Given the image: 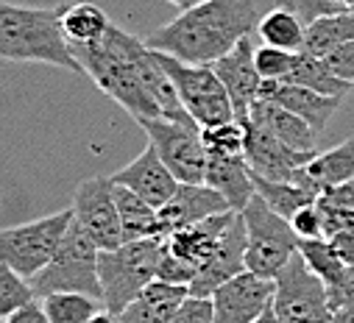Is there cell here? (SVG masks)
<instances>
[{
  "label": "cell",
  "instance_id": "cell-1",
  "mask_svg": "<svg viewBox=\"0 0 354 323\" xmlns=\"http://www.w3.org/2000/svg\"><path fill=\"white\" fill-rule=\"evenodd\" d=\"M73 53L81 61L84 75H90L98 90L106 92L120 109H126L137 123L148 117H167L182 123L193 120L145 39L109 26L101 42L75 45Z\"/></svg>",
  "mask_w": 354,
  "mask_h": 323
},
{
  "label": "cell",
  "instance_id": "cell-2",
  "mask_svg": "<svg viewBox=\"0 0 354 323\" xmlns=\"http://www.w3.org/2000/svg\"><path fill=\"white\" fill-rule=\"evenodd\" d=\"M259 23L254 0H204L145 37L151 50L187 64H212Z\"/></svg>",
  "mask_w": 354,
  "mask_h": 323
},
{
  "label": "cell",
  "instance_id": "cell-3",
  "mask_svg": "<svg viewBox=\"0 0 354 323\" xmlns=\"http://www.w3.org/2000/svg\"><path fill=\"white\" fill-rule=\"evenodd\" d=\"M0 59L37 61L84 75L81 61L62 34V6L37 9L0 3Z\"/></svg>",
  "mask_w": 354,
  "mask_h": 323
},
{
  "label": "cell",
  "instance_id": "cell-4",
  "mask_svg": "<svg viewBox=\"0 0 354 323\" xmlns=\"http://www.w3.org/2000/svg\"><path fill=\"white\" fill-rule=\"evenodd\" d=\"M165 237H142L126 239L123 246L98 254V279H101V301L109 312H120L131 304L153 279Z\"/></svg>",
  "mask_w": 354,
  "mask_h": 323
},
{
  "label": "cell",
  "instance_id": "cell-5",
  "mask_svg": "<svg viewBox=\"0 0 354 323\" xmlns=\"http://www.w3.org/2000/svg\"><path fill=\"white\" fill-rule=\"evenodd\" d=\"M98 254H101V248L73 220L59 242V248L48 260V265L37 276L28 279L34 295L45 298L50 293H84V295H93L101 301Z\"/></svg>",
  "mask_w": 354,
  "mask_h": 323
},
{
  "label": "cell",
  "instance_id": "cell-6",
  "mask_svg": "<svg viewBox=\"0 0 354 323\" xmlns=\"http://www.w3.org/2000/svg\"><path fill=\"white\" fill-rule=\"evenodd\" d=\"M245 223V271L262 279H274L293 254H299V237L288 217L277 215L257 193L243 206Z\"/></svg>",
  "mask_w": 354,
  "mask_h": 323
},
{
  "label": "cell",
  "instance_id": "cell-7",
  "mask_svg": "<svg viewBox=\"0 0 354 323\" xmlns=\"http://www.w3.org/2000/svg\"><path fill=\"white\" fill-rule=\"evenodd\" d=\"M153 56L162 64V70L167 72L182 106L201 128L234 120L232 101L209 64H187V61H179V59L159 53V50H153Z\"/></svg>",
  "mask_w": 354,
  "mask_h": 323
},
{
  "label": "cell",
  "instance_id": "cell-8",
  "mask_svg": "<svg viewBox=\"0 0 354 323\" xmlns=\"http://www.w3.org/2000/svg\"><path fill=\"white\" fill-rule=\"evenodd\" d=\"M271 309L279 323H329L332 304L324 279L310 271L301 254H293L290 262L274 276Z\"/></svg>",
  "mask_w": 354,
  "mask_h": 323
},
{
  "label": "cell",
  "instance_id": "cell-9",
  "mask_svg": "<svg viewBox=\"0 0 354 323\" xmlns=\"http://www.w3.org/2000/svg\"><path fill=\"white\" fill-rule=\"evenodd\" d=\"M70 223H73V209H62L39 220L0 228V265L17 271L23 279L37 276L59 248Z\"/></svg>",
  "mask_w": 354,
  "mask_h": 323
},
{
  "label": "cell",
  "instance_id": "cell-10",
  "mask_svg": "<svg viewBox=\"0 0 354 323\" xmlns=\"http://www.w3.org/2000/svg\"><path fill=\"white\" fill-rule=\"evenodd\" d=\"M148 142L167 165V170L182 184H201L207 176V148L198 123H182L167 117L140 120Z\"/></svg>",
  "mask_w": 354,
  "mask_h": 323
},
{
  "label": "cell",
  "instance_id": "cell-11",
  "mask_svg": "<svg viewBox=\"0 0 354 323\" xmlns=\"http://www.w3.org/2000/svg\"><path fill=\"white\" fill-rule=\"evenodd\" d=\"M73 220L84 228V234L90 237L101 251L123 246V228H120V215L115 206L112 195V179L95 176L86 179L75 187L73 195Z\"/></svg>",
  "mask_w": 354,
  "mask_h": 323
},
{
  "label": "cell",
  "instance_id": "cell-12",
  "mask_svg": "<svg viewBox=\"0 0 354 323\" xmlns=\"http://www.w3.org/2000/svg\"><path fill=\"white\" fill-rule=\"evenodd\" d=\"M271 298L274 279H262L243 271L209 295L212 323H254L271 309Z\"/></svg>",
  "mask_w": 354,
  "mask_h": 323
},
{
  "label": "cell",
  "instance_id": "cell-13",
  "mask_svg": "<svg viewBox=\"0 0 354 323\" xmlns=\"http://www.w3.org/2000/svg\"><path fill=\"white\" fill-rule=\"evenodd\" d=\"M245 126V142H243V156L248 162L251 173L271 179V182H290L293 173L299 168H304L315 153L307 150H296L290 145H285L282 139H277L274 134H268L265 128L254 126L251 120H243Z\"/></svg>",
  "mask_w": 354,
  "mask_h": 323
},
{
  "label": "cell",
  "instance_id": "cell-14",
  "mask_svg": "<svg viewBox=\"0 0 354 323\" xmlns=\"http://www.w3.org/2000/svg\"><path fill=\"white\" fill-rule=\"evenodd\" d=\"M243 271H245V223L243 215L234 212L223 237L218 239V246L212 248L207 262L196 271V279L190 282L187 290L196 298H209L221 284H226Z\"/></svg>",
  "mask_w": 354,
  "mask_h": 323
},
{
  "label": "cell",
  "instance_id": "cell-15",
  "mask_svg": "<svg viewBox=\"0 0 354 323\" xmlns=\"http://www.w3.org/2000/svg\"><path fill=\"white\" fill-rule=\"evenodd\" d=\"M254 48L257 45H254V39L248 34L226 56H221L218 61L209 64L215 70V75L221 78L229 101H232L234 120H240V123L248 117V109L259 98V84H262V78L257 72V64H254Z\"/></svg>",
  "mask_w": 354,
  "mask_h": 323
},
{
  "label": "cell",
  "instance_id": "cell-16",
  "mask_svg": "<svg viewBox=\"0 0 354 323\" xmlns=\"http://www.w3.org/2000/svg\"><path fill=\"white\" fill-rule=\"evenodd\" d=\"M226 209H229L226 198L207 182H201V184L179 182L176 193L159 206V226H162V234H170V231H179L185 226H193V223L207 220Z\"/></svg>",
  "mask_w": 354,
  "mask_h": 323
},
{
  "label": "cell",
  "instance_id": "cell-17",
  "mask_svg": "<svg viewBox=\"0 0 354 323\" xmlns=\"http://www.w3.org/2000/svg\"><path fill=\"white\" fill-rule=\"evenodd\" d=\"M259 98L299 115L301 120H307L313 126L315 134H321L329 126V120L335 117V112L340 109V101H343V98L321 95V92H313L307 87L290 84V81H262Z\"/></svg>",
  "mask_w": 354,
  "mask_h": 323
},
{
  "label": "cell",
  "instance_id": "cell-18",
  "mask_svg": "<svg viewBox=\"0 0 354 323\" xmlns=\"http://www.w3.org/2000/svg\"><path fill=\"white\" fill-rule=\"evenodd\" d=\"M115 184H123L129 187L131 193H137L140 198H145L151 206H162L173 193L176 187H179V182H176V176L167 170V165L159 159V153L153 150V145L148 142L145 150L131 159L126 168H120L115 176H109Z\"/></svg>",
  "mask_w": 354,
  "mask_h": 323
},
{
  "label": "cell",
  "instance_id": "cell-19",
  "mask_svg": "<svg viewBox=\"0 0 354 323\" xmlns=\"http://www.w3.org/2000/svg\"><path fill=\"white\" fill-rule=\"evenodd\" d=\"M234 212L226 209V212H218L207 220H198L193 226H185L179 231H170L165 234V248L176 257H182L185 262L196 265V271L207 262V257L212 254V248L218 246V239L223 237L226 226L232 223Z\"/></svg>",
  "mask_w": 354,
  "mask_h": 323
},
{
  "label": "cell",
  "instance_id": "cell-20",
  "mask_svg": "<svg viewBox=\"0 0 354 323\" xmlns=\"http://www.w3.org/2000/svg\"><path fill=\"white\" fill-rule=\"evenodd\" d=\"M204 182L209 187H215L232 212H243V206L251 201L254 195V184H251V168L243 153L226 156V153H207V176Z\"/></svg>",
  "mask_w": 354,
  "mask_h": 323
},
{
  "label": "cell",
  "instance_id": "cell-21",
  "mask_svg": "<svg viewBox=\"0 0 354 323\" xmlns=\"http://www.w3.org/2000/svg\"><path fill=\"white\" fill-rule=\"evenodd\" d=\"M254 126L265 128L268 134H274L277 139H282L285 145L296 148V150H307V153H315V142H318V134L313 131V126L307 120H301L299 115L271 104V101H262L257 98L254 106L248 109V117Z\"/></svg>",
  "mask_w": 354,
  "mask_h": 323
},
{
  "label": "cell",
  "instance_id": "cell-22",
  "mask_svg": "<svg viewBox=\"0 0 354 323\" xmlns=\"http://www.w3.org/2000/svg\"><path fill=\"white\" fill-rule=\"evenodd\" d=\"M187 295H190L187 287L153 279L131 304H126L118 312V320L120 323H170L176 309L182 306Z\"/></svg>",
  "mask_w": 354,
  "mask_h": 323
},
{
  "label": "cell",
  "instance_id": "cell-23",
  "mask_svg": "<svg viewBox=\"0 0 354 323\" xmlns=\"http://www.w3.org/2000/svg\"><path fill=\"white\" fill-rule=\"evenodd\" d=\"M285 81L299 84V87H307L313 92H321V95H332V98H346L351 92V87H354V84H348L346 78L335 75L321 56H313L307 50H296L293 53V64H290V72L285 75Z\"/></svg>",
  "mask_w": 354,
  "mask_h": 323
},
{
  "label": "cell",
  "instance_id": "cell-24",
  "mask_svg": "<svg viewBox=\"0 0 354 323\" xmlns=\"http://www.w3.org/2000/svg\"><path fill=\"white\" fill-rule=\"evenodd\" d=\"M112 195H115V206L120 215V228H123V239H142V237H165L162 226H159V209L151 206L145 198H140L137 193H131L123 184L112 182Z\"/></svg>",
  "mask_w": 354,
  "mask_h": 323
},
{
  "label": "cell",
  "instance_id": "cell-25",
  "mask_svg": "<svg viewBox=\"0 0 354 323\" xmlns=\"http://www.w3.org/2000/svg\"><path fill=\"white\" fill-rule=\"evenodd\" d=\"M304 173L310 176V182L315 184V190H326V187H337L354 179V137L343 139L340 145L315 153L307 165Z\"/></svg>",
  "mask_w": 354,
  "mask_h": 323
},
{
  "label": "cell",
  "instance_id": "cell-26",
  "mask_svg": "<svg viewBox=\"0 0 354 323\" xmlns=\"http://www.w3.org/2000/svg\"><path fill=\"white\" fill-rule=\"evenodd\" d=\"M109 17L104 9H98L95 3H73V6H62V34L70 42V48L75 45H95L106 37L109 31Z\"/></svg>",
  "mask_w": 354,
  "mask_h": 323
},
{
  "label": "cell",
  "instance_id": "cell-27",
  "mask_svg": "<svg viewBox=\"0 0 354 323\" xmlns=\"http://www.w3.org/2000/svg\"><path fill=\"white\" fill-rule=\"evenodd\" d=\"M351 39H354V12H335V14L318 17L307 26L301 50L324 59Z\"/></svg>",
  "mask_w": 354,
  "mask_h": 323
},
{
  "label": "cell",
  "instance_id": "cell-28",
  "mask_svg": "<svg viewBox=\"0 0 354 323\" xmlns=\"http://www.w3.org/2000/svg\"><path fill=\"white\" fill-rule=\"evenodd\" d=\"M254 34L259 37V45H271V48H282V50H301L304 48V34L307 26L288 9L274 6L268 14H262Z\"/></svg>",
  "mask_w": 354,
  "mask_h": 323
},
{
  "label": "cell",
  "instance_id": "cell-29",
  "mask_svg": "<svg viewBox=\"0 0 354 323\" xmlns=\"http://www.w3.org/2000/svg\"><path fill=\"white\" fill-rule=\"evenodd\" d=\"M251 184H254V193L265 204H268L277 215L288 217V220H290V215L296 209H301L307 204H315V198H318L315 193H310V190H304V187H299L293 182H271V179H262L257 173H251Z\"/></svg>",
  "mask_w": 354,
  "mask_h": 323
},
{
  "label": "cell",
  "instance_id": "cell-30",
  "mask_svg": "<svg viewBox=\"0 0 354 323\" xmlns=\"http://www.w3.org/2000/svg\"><path fill=\"white\" fill-rule=\"evenodd\" d=\"M315 206L321 209L326 237L354 228V187H351V182L321 190L315 198Z\"/></svg>",
  "mask_w": 354,
  "mask_h": 323
},
{
  "label": "cell",
  "instance_id": "cell-31",
  "mask_svg": "<svg viewBox=\"0 0 354 323\" xmlns=\"http://www.w3.org/2000/svg\"><path fill=\"white\" fill-rule=\"evenodd\" d=\"M50 323H86L98 312V298L84 293H50L42 298Z\"/></svg>",
  "mask_w": 354,
  "mask_h": 323
},
{
  "label": "cell",
  "instance_id": "cell-32",
  "mask_svg": "<svg viewBox=\"0 0 354 323\" xmlns=\"http://www.w3.org/2000/svg\"><path fill=\"white\" fill-rule=\"evenodd\" d=\"M299 254L304 257V262L310 265V271H315V273L324 279L326 287L335 284V282L340 279L343 268H346V265L340 262V257L332 251V246H329L326 237H318V239H299Z\"/></svg>",
  "mask_w": 354,
  "mask_h": 323
},
{
  "label": "cell",
  "instance_id": "cell-33",
  "mask_svg": "<svg viewBox=\"0 0 354 323\" xmlns=\"http://www.w3.org/2000/svg\"><path fill=\"white\" fill-rule=\"evenodd\" d=\"M201 139H204L207 153H226V156H234V153H243L245 126H243L240 120H226V123L201 128Z\"/></svg>",
  "mask_w": 354,
  "mask_h": 323
},
{
  "label": "cell",
  "instance_id": "cell-34",
  "mask_svg": "<svg viewBox=\"0 0 354 323\" xmlns=\"http://www.w3.org/2000/svg\"><path fill=\"white\" fill-rule=\"evenodd\" d=\"M34 290L31 282L23 279L17 271L0 265V317H9L12 312H17L20 306H26L28 301H34Z\"/></svg>",
  "mask_w": 354,
  "mask_h": 323
},
{
  "label": "cell",
  "instance_id": "cell-35",
  "mask_svg": "<svg viewBox=\"0 0 354 323\" xmlns=\"http://www.w3.org/2000/svg\"><path fill=\"white\" fill-rule=\"evenodd\" d=\"M254 64L262 81H285L293 64V53L271 45H257L254 48Z\"/></svg>",
  "mask_w": 354,
  "mask_h": 323
},
{
  "label": "cell",
  "instance_id": "cell-36",
  "mask_svg": "<svg viewBox=\"0 0 354 323\" xmlns=\"http://www.w3.org/2000/svg\"><path fill=\"white\" fill-rule=\"evenodd\" d=\"M156 279H159V282H167V284L190 287V282L196 279V265L185 262L182 257L170 254V251L162 246V254H159V265H156Z\"/></svg>",
  "mask_w": 354,
  "mask_h": 323
},
{
  "label": "cell",
  "instance_id": "cell-37",
  "mask_svg": "<svg viewBox=\"0 0 354 323\" xmlns=\"http://www.w3.org/2000/svg\"><path fill=\"white\" fill-rule=\"evenodd\" d=\"M274 6L293 12L304 26H310L318 17H326V14H335V12H346V9H340L335 3V0H274Z\"/></svg>",
  "mask_w": 354,
  "mask_h": 323
},
{
  "label": "cell",
  "instance_id": "cell-38",
  "mask_svg": "<svg viewBox=\"0 0 354 323\" xmlns=\"http://www.w3.org/2000/svg\"><path fill=\"white\" fill-rule=\"evenodd\" d=\"M290 226L296 231L299 239H318V237H326V228H324V217H321V209L315 204H307L301 209H296L290 215Z\"/></svg>",
  "mask_w": 354,
  "mask_h": 323
},
{
  "label": "cell",
  "instance_id": "cell-39",
  "mask_svg": "<svg viewBox=\"0 0 354 323\" xmlns=\"http://www.w3.org/2000/svg\"><path fill=\"white\" fill-rule=\"evenodd\" d=\"M170 323H212V301L209 298L187 295L182 301V306L176 309Z\"/></svg>",
  "mask_w": 354,
  "mask_h": 323
},
{
  "label": "cell",
  "instance_id": "cell-40",
  "mask_svg": "<svg viewBox=\"0 0 354 323\" xmlns=\"http://www.w3.org/2000/svg\"><path fill=\"white\" fill-rule=\"evenodd\" d=\"M326 293H329L332 312H335L337 306H348V304H354V265H346L343 273H340V279H337L335 284H329Z\"/></svg>",
  "mask_w": 354,
  "mask_h": 323
},
{
  "label": "cell",
  "instance_id": "cell-41",
  "mask_svg": "<svg viewBox=\"0 0 354 323\" xmlns=\"http://www.w3.org/2000/svg\"><path fill=\"white\" fill-rule=\"evenodd\" d=\"M324 61L329 64V70L340 78H346L348 84H354V39L340 45L337 50H332L329 56H324Z\"/></svg>",
  "mask_w": 354,
  "mask_h": 323
},
{
  "label": "cell",
  "instance_id": "cell-42",
  "mask_svg": "<svg viewBox=\"0 0 354 323\" xmlns=\"http://www.w3.org/2000/svg\"><path fill=\"white\" fill-rule=\"evenodd\" d=\"M326 239H329L332 251L340 257L343 265H354V228L337 231V234H332V237H326Z\"/></svg>",
  "mask_w": 354,
  "mask_h": 323
},
{
  "label": "cell",
  "instance_id": "cell-43",
  "mask_svg": "<svg viewBox=\"0 0 354 323\" xmlns=\"http://www.w3.org/2000/svg\"><path fill=\"white\" fill-rule=\"evenodd\" d=\"M6 323H50V320H48L42 304L34 298V301H28L26 306H20L17 312H12V315L6 317Z\"/></svg>",
  "mask_w": 354,
  "mask_h": 323
},
{
  "label": "cell",
  "instance_id": "cell-44",
  "mask_svg": "<svg viewBox=\"0 0 354 323\" xmlns=\"http://www.w3.org/2000/svg\"><path fill=\"white\" fill-rule=\"evenodd\" d=\"M329 323H354V304L337 306V309L332 312V320H329Z\"/></svg>",
  "mask_w": 354,
  "mask_h": 323
},
{
  "label": "cell",
  "instance_id": "cell-45",
  "mask_svg": "<svg viewBox=\"0 0 354 323\" xmlns=\"http://www.w3.org/2000/svg\"><path fill=\"white\" fill-rule=\"evenodd\" d=\"M86 323H120V320H118V315H115V312H109V309H106V312H95V315H93L90 320H86Z\"/></svg>",
  "mask_w": 354,
  "mask_h": 323
},
{
  "label": "cell",
  "instance_id": "cell-46",
  "mask_svg": "<svg viewBox=\"0 0 354 323\" xmlns=\"http://www.w3.org/2000/svg\"><path fill=\"white\" fill-rule=\"evenodd\" d=\"M167 3H173L179 12H185V9H193V6H198V3H204V0H167Z\"/></svg>",
  "mask_w": 354,
  "mask_h": 323
},
{
  "label": "cell",
  "instance_id": "cell-47",
  "mask_svg": "<svg viewBox=\"0 0 354 323\" xmlns=\"http://www.w3.org/2000/svg\"><path fill=\"white\" fill-rule=\"evenodd\" d=\"M254 323H279V320H277V315H274V309H268V312H265L262 317H257Z\"/></svg>",
  "mask_w": 354,
  "mask_h": 323
},
{
  "label": "cell",
  "instance_id": "cell-48",
  "mask_svg": "<svg viewBox=\"0 0 354 323\" xmlns=\"http://www.w3.org/2000/svg\"><path fill=\"white\" fill-rule=\"evenodd\" d=\"M335 3H337L340 9H346V12H354V0H335Z\"/></svg>",
  "mask_w": 354,
  "mask_h": 323
},
{
  "label": "cell",
  "instance_id": "cell-49",
  "mask_svg": "<svg viewBox=\"0 0 354 323\" xmlns=\"http://www.w3.org/2000/svg\"><path fill=\"white\" fill-rule=\"evenodd\" d=\"M0 323H6V317H0Z\"/></svg>",
  "mask_w": 354,
  "mask_h": 323
},
{
  "label": "cell",
  "instance_id": "cell-50",
  "mask_svg": "<svg viewBox=\"0 0 354 323\" xmlns=\"http://www.w3.org/2000/svg\"><path fill=\"white\" fill-rule=\"evenodd\" d=\"M351 187H354V179H351Z\"/></svg>",
  "mask_w": 354,
  "mask_h": 323
}]
</instances>
